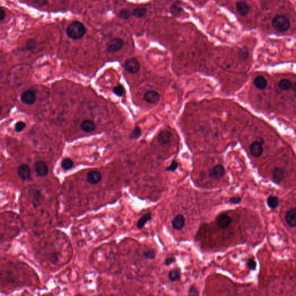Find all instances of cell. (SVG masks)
Here are the masks:
<instances>
[{
  "label": "cell",
  "instance_id": "ac0fdd59",
  "mask_svg": "<svg viewBox=\"0 0 296 296\" xmlns=\"http://www.w3.org/2000/svg\"><path fill=\"white\" fill-rule=\"evenodd\" d=\"M253 84L258 89L264 90L267 86V81L262 76H258L254 78Z\"/></svg>",
  "mask_w": 296,
  "mask_h": 296
},
{
  "label": "cell",
  "instance_id": "cb8c5ba5",
  "mask_svg": "<svg viewBox=\"0 0 296 296\" xmlns=\"http://www.w3.org/2000/svg\"><path fill=\"white\" fill-rule=\"evenodd\" d=\"M183 9L179 5L176 4H173L170 8V12L171 13L172 15L174 17H178L181 15Z\"/></svg>",
  "mask_w": 296,
  "mask_h": 296
},
{
  "label": "cell",
  "instance_id": "f1b7e54d",
  "mask_svg": "<svg viewBox=\"0 0 296 296\" xmlns=\"http://www.w3.org/2000/svg\"><path fill=\"white\" fill-rule=\"evenodd\" d=\"M141 135V130L138 127H136L133 130L132 133L130 135V138L133 140L138 139Z\"/></svg>",
  "mask_w": 296,
  "mask_h": 296
},
{
  "label": "cell",
  "instance_id": "ffe728a7",
  "mask_svg": "<svg viewBox=\"0 0 296 296\" xmlns=\"http://www.w3.org/2000/svg\"><path fill=\"white\" fill-rule=\"evenodd\" d=\"M267 205L271 209H275L278 207L279 204V200L277 196L270 195L269 196L267 200Z\"/></svg>",
  "mask_w": 296,
  "mask_h": 296
},
{
  "label": "cell",
  "instance_id": "52a82bcc",
  "mask_svg": "<svg viewBox=\"0 0 296 296\" xmlns=\"http://www.w3.org/2000/svg\"><path fill=\"white\" fill-rule=\"evenodd\" d=\"M17 174L22 180H27L31 178V169L27 164H23L18 168Z\"/></svg>",
  "mask_w": 296,
  "mask_h": 296
},
{
  "label": "cell",
  "instance_id": "60d3db41",
  "mask_svg": "<svg viewBox=\"0 0 296 296\" xmlns=\"http://www.w3.org/2000/svg\"><path fill=\"white\" fill-rule=\"evenodd\" d=\"M1 110H2V109H1V108L0 107V115H1Z\"/></svg>",
  "mask_w": 296,
  "mask_h": 296
},
{
  "label": "cell",
  "instance_id": "277c9868",
  "mask_svg": "<svg viewBox=\"0 0 296 296\" xmlns=\"http://www.w3.org/2000/svg\"><path fill=\"white\" fill-rule=\"evenodd\" d=\"M225 174V170L222 165H216L212 168L209 172V175L211 178L215 180L221 179Z\"/></svg>",
  "mask_w": 296,
  "mask_h": 296
},
{
  "label": "cell",
  "instance_id": "e575fe53",
  "mask_svg": "<svg viewBox=\"0 0 296 296\" xmlns=\"http://www.w3.org/2000/svg\"><path fill=\"white\" fill-rule=\"evenodd\" d=\"M247 265L251 270H255L256 269V263L253 259H249L247 262Z\"/></svg>",
  "mask_w": 296,
  "mask_h": 296
},
{
  "label": "cell",
  "instance_id": "4dcf8cb0",
  "mask_svg": "<svg viewBox=\"0 0 296 296\" xmlns=\"http://www.w3.org/2000/svg\"><path fill=\"white\" fill-rule=\"evenodd\" d=\"M113 92L118 96H122L125 93V89L123 86L121 85L116 86L113 89Z\"/></svg>",
  "mask_w": 296,
  "mask_h": 296
},
{
  "label": "cell",
  "instance_id": "30bf717a",
  "mask_svg": "<svg viewBox=\"0 0 296 296\" xmlns=\"http://www.w3.org/2000/svg\"><path fill=\"white\" fill-rule=\"evenodd\" d=\"M36 173L40 176H45L49 173V168L45 163L42 161H38L35 165Z\"/></svg>",
  "mask_w": 296,
  "mask_h": 296
},
{
  "label": "cell",
  "instance_id": "3957f363",
  "mask_svg": "<svg viewBox=\"0 0 296 296\" xmlns=\"http://www.w3.org/2000/svg\"><path fill=\"white\" fill-rule=\"evenodd\" d=\"M126 70L130 74H136L140 70V66L138 61L135 58H130L126 60L125 63Z\"/></svg>",
  "mask_w": 296,
  "mask_h": 296
},
{
  "label": "cell",
  "instance_id": "7c38bea8",
  "mask_svg": "<svg viewBox=\"0 0 296 296\" xmlns=\"http://www.w3.org/2000/svg\"><path fill=\"white\" fill-rule=\"evenodd\" d=\"M249 150L250 154L255 157H259L263 152V148L259 142H254L250 145Z\"/></svg>",
  "mask_w": 296,
  "mask_h": 296
},
{
  "label": "cell",
  "instance_id": "9a60e30c",
  "mask_svg": "<svg viewBox=\"0 0 296 296\" xmlns=\"http://www.w3.org/2000/svg\"><path fill=\"white\" fill-rule=\"evenodd\" d=\"M160 95L156 91L150 90L145 94L144 100L149 104L155 103L159 100Z\"/></svg>",
  "mask_w": 296,
  "mask_h": 296
},
{
  "label": "cell",
  "instance_id": "6da1fadb",
  "mask_svg": "<svg viewBox=\"0 0 296 296\" xmlns=\"http://www.w3.org/2000/svg\"><path fill=\"white\" fill-rule=\"evenodd\" d=\"M86 28L81 22L74 21L67 28V35L71 39L74 40L82 38L86 34Z\"/></svg>",
  "mask_w": 296,
  "mask_h": 296
},
{
  "label": "cell",
  "instance_id": "74e56055",
  "mask_svg": "<svg viewBox=\"0 0 296 296\" xmlns=\"http://www.w3.org/2000/svg\"><path fill=\"white\" fill-rule=\"evenodd\" d=\"M34 2L39 5H46L49 4L48 0H34Z\"/></svg>",
  "mask_w": 296,
  "mask_h": 296
},
{
  "label": "cell",
  "instance_id": "8d00e7d4",
  "mask_svg": "<svg viewBox=\"0 0 296 296\" xmlns=\"http://www.w3.org/2000/svg\"><path fill=\"white\" fill-rule=\"evenodd\" d=\"M242 199L239 197H234L230 199V203L233 204H238L241 202Z\"/></svg>",
  "mask_w": 296,
  "mask_h": 296
},
{
  "label": "cell",
  "instance_id": "f546056e",
  "mask_svg": "<svg viewBox=\"0 0 296 296\" xmlns=\"http://www.w3.org/2000/svg\"><path fill=\"white\" fill-rule=\"evenodd\" d=\"M37 47V43L34 39H30L27 41L26 48L28 51H32Z\"/></svg>",
  "mask_w": 296,
  "mask_h": 296
},
{
  "label": "cell",
  "instance_id": "44dd1931",
  "mask_svg": "<svg viewBox=\"0 0 296 296\" xmlns=\"http://www.w3.org/2000/svg\"><path fill=\"white\" fill-rule=\"evenodd\" d=\"M278 86L282 90H289L292 87V83L290 81L287 79H283L281 80L279 83Z\"/></svg>",
  "mask_w": 296,
  "mask_h": 296
},
{
  "label": "cell",
  "instance_id": "4fadbf2b",
  "mask_svg": "<svg viewBox=\"0 0 296 296\" xmlns=\"http://www.w3.org/2000/svg\"><path fill=\"white\" fill-rule=\"evenodd\" d=\"M185 224V219L182 215H176L172 221V226L174 229L177 230L183 229Z\"/></svg>",
  "mask_w": 296,
  "mask_h": 296
},
{
  "label": "cell",
  "instance_id": "2e32d148",
  "mask_svg": "<svg viewBox=\"0 0 296 296\" xmlns=\"http://www.w3.org/2000/svg\"><path fill=\"white\" fill-rule=\"evenodd\" d=\"M96 125L93 121L91 120H85L81 124V129L85 133H91L96 129Z\"/></svg>",
  "mask_w": 296,
  "mask_h": 296
},
{
  "label": "cell",
  "instance_id": "4316f807",
  "mask_svg": "<svg viewBox=\"0 0 296 296\" xmlns=\"http://www.w3.org/2000/svg\"><path fill=\"white\" fill-rule=\"evenodd\" d=\"M42 200V195L39 191H36L33 195V203L35 207L38 206Z\"/></svg>",
  "mask_w": 296,
  "mask_h": 296
},
{
  "label": "cell",
  "instance_id": "603a6c76",
  "mask_svg": "<svg viewBox=\"0 0 296 296\" xmlns=\"http://www.w3.org/2000/svg\"><path fill=\"white\" fill-rule=\"evenodd\" d=\"M146 12H147V9L146 8H143V7H138L133 11V12L131 13V15L136 17L141 18L145 16Z\"/></svg>",
  "mask_w": 296,
  "mask_h": 296
},
{
  "label": "cell",
  "instance_id": "ba28073f",
  "mask_svg": "<svg viewBox=\"0 0 296 296\" xmlns=\"http://www.w3.org/2000/svg\"><path fill=\"white\" fill-rule=\"evenodd\" d=\"M21 101L27 105H32L36 101V96L33 91L26 90L21 96Z\"/></svg>",
  "mask_w": 296,
  "mask_h": 296
},
{
  "label": "cell",
  "instance_id": "5bb4252c",
  "mask_svg": "<svg viewBox=\"0 0 296 296\" xmlns=\"http://www.w3.org/2000/svg\"><path fill=\"white\" fill-rule=\"evenodd\" d=\"M284 178V170L281 168H275L273 172V179L274 183L280 184Z\"/></svg>",
  "mask_w": 296,
  "mask_h": 296
},
{
  "label": "cell",
  "instance_id": "5b68a950",
  "mask_svg": "<svg viewBox=\"0 0 296 296\" xmlns=\"http://www.w3.org/2000/svg\"><path fill=\"white\" fill-rule=\"evenodd\" d=\"M124 42L119 38H115L109 41L107 43V50L110 52H117L122 48Z\"/></svg>",
  "mask_w": 296,
  "mask_h": 296
},
{
  "label": "cell",
  "instance_id": "83f0119b",
  "mask_svg": "<svg viewBox=\"0 0 296 296\" xmlns=\"http://www.w3.org/2000/svg\"><path fill=\"white\" fill-rule=\"evenodd\" d=\"M131 15V13L127 9H122L118 14L119 17L123 20L129 19Z\"/></svg>",
  "mask_w": 296,
  "mask_h": 296
},
{
  "label": "cell",
  "instance_id": "8992f818",
  "mask_svg": "<svg viewBox=\"0 0 296 296\" xmlns=\"http://www.w3.org/2000/svg\"><path fill=\"white\" fill-rule=\"evenodd\" d=\"M232 219L229 216L225 214L219 215L216 219V222L218 226L222 229H226L231 223Z\"/></svg>",
  "mask_w": 296,
  "mask_h": 296
},
{
  "label": "cell",
  "instance_id": "e0dca14e",
  "mask_svg": "<svg viewBox=\"0 0 296 296\" xmlns=\"http://www.w3.org/2000/svg\"><path fill=\"white\" fill-rule=\"evenodd\" d=\"M235 7L238 13L242 16H245L249 12V6L244 1L238 2Z\"/></svg>",
  "mask_w": 296,
  "mask_h": 296
},
{
  "label": "cell",
  "instance_id": "7402d4cb",
  "mask_svg": "<svg viewBox=\"0 0 296 296\" xmlns=\"http://www.w3.org/2000/svg\"><path fill=\"white\" fill-rule=\"evenodd\" d=\"M151 218H151V214H150V213H148V214L143 215L137 223V225H136L138 229L143 228L145 225V224L148 221L151 220Z\"/></svg>",
  "mask_w": 296,
  "mask_h": 296
},
{
  "label": "cell",
  "instance_id": "9c48e42d",
  "mask_svg": "<svg viewBox=\"0 0 296 296\" xmlns=\"http://www.w3.org/2000/svg\"><path fill=\"white\" fill-rule=\"evenodd\" d=\"M285 220L290 227L294 228L296 226V208L295 207L288 211L285 215Z\"/></svg>",
  "mask_w": 296,
  "mask_h": 296
},
{
  "label": "cell",
  "instance_id": "f35d334b",
  "mask_svg": "<svg viewBox=\"0 0 296 296\" xmlns=\"http://www.w3.org/2000/svg\"><path fill=\"white\" fill-rule=\"evenodd\" d=\"M175 261V259L174 257H169L166 259L165 261V264L166 265H170L172 263H174Z\"/></svg>",
  "mask_w": 296,
  "mask_h": 296
},
{
  "label": "cell",
  "instance_id": "ab89813d",
  "mask_svg": "<svg viewBox=\"0 0 296 296\" xmlns=\"http://www.w3.org/2000/svg\"><path fill=\"white\" fill-rule=\"evenodd\" d=\"M5 17V12L4 11V9L0 8V21L4 20Z\"/></svg>",
  "mask_w": 296,
  "mask_h": 296
},
{
  "label": "cell",
  "instance_id": "8fae6325",
  "mask_svg": "<svg viewBox=\"0 0 296 296\" xmlns=\"http://www.w3.org/2000/svg\"><path fill=\"white\" fill-rule=\"evenodd\" d=\"M101 174L97 171H91L87 175V180L91 185H96L101 180Z\"/></svg>",
  "mask_w": 296,
  "mask_h": 296
},
{
  "label": "cell",
  "instance_id": "7a4b0ae2",
  "mask_svg": "<svg viewBox=\"0 0 296 296\" xmlns=\"http://www.w3.org/2000/svg\"><path fill=\"white\" fill-rule=\"evenodd\" d=\"M271 24L274 29L279 32L287 31L290 27L289 20L284 15L275 16L272 20Z\"/></svg>",
  "mask_w": 296,
  "mask_h": 296
},
{
  "label": "cell",
  "instance_id": "d6a6232c",
  "mask_svg": "<svg viewBox=\"0 0 296 296\" xmlns=\"http://www.w3.org/2000/svg\"><path fill=\"white\" fill-rule=\"evenodd\" d=\"M26 126V124L23 121H18L15 125V131L17 133L23 130Z\"/></svg>",
  "mask_w": 296,
  "mask_h": 296
},
{
  "label": "cell",
  "instance_id": "d590c367",
  "mask_svg": "<svg viewBox=\"0 0 296 296\" xmlns=\"http://www.w3.org/2000/svg\"><path fill=\"white\" fill-rule=\"evenodd\" d=\"M199 290L195 286H191L189 290V295L190 296H199Z\"/></svg>",
  "mask_w": 296,
  "mask_h": 296
},
{
  "label": "cell",
  "instance_id": "1f68e13d",
  "mask_svg": "<svg viewBox=\"0 0 296 296\" xmlns=\"http://www.w3.org/2000/svg\"><path fill=\"white\" fill-rule=\"evenodd\" d=\"M144 255L145 257H146V259H153L155 257L156 253H155V252L154 250L149 249L146 250V251H145L144 253Z\"/></svg>",
  "mask_w": 296,
  "mask_h": 296
},
{
  "label": "cell",
  "instance_id": "d6986e66",
  "mask_svg": "<svg viewBox=\"0 0 296 296\" xmlns=\"http://www.w3.org/2000/svg\"><path fill=\"white\" fill-rule=\"evenodd\" d=\"M171 136L172 134L170 132L167 131H164L160 133L158 138V141L161 144H167L170 142Z\"/></svg>",
  "mask_w": 296,
  "mask_h": 296
},
{
  "label": "cell",
  "instance_id": "484cf974",
  "mask_svg": "<svg viewBox=\"0 0 296 296\" xmlns=\"http://www.w3.org/2000/svg\"><path fill=\"white\" fill-rule=\"evenodd\" d=\"M74 166V163L70 159H64L62 162V167L64 170L67 171L70 170Z\"/></svg>",
  "mask_w": 296,
  "mask_h": 296
},
{
  "label": "cell",
  "instance_id": "836d02e7",
  "mask_svg": "<svg viewBox=\"0 0 296 296\" xmlns=\"http://www.w3.org/2000/svg\"><path fill=\"white\" fill-rule=\"evenodd\" d=\"M178 164L175 161H172L171 165L169 167H168L165 170L167 171H174L178 168Z\"/></svg>",
  "mask_w": 296,
  "mask_h": 296
},
{
  "label": "cell",
  "instance_id": "d4e9b609",
  "mask_svg": "<svg viewBox=\"0 0 296 296\" xmlns=\"http://www.w3.org/2000/svg\"><path fill=\"white\" fill-rule=\"evenodd\" d=\"M168 278L170 279V281L172 282H176L178 281L180 279V274L179 271L178 270H172L170 271L169 274H168Z\"/></svg>",
  "mask_w": 296,
  "mask_h": 296
}]
</instances>
